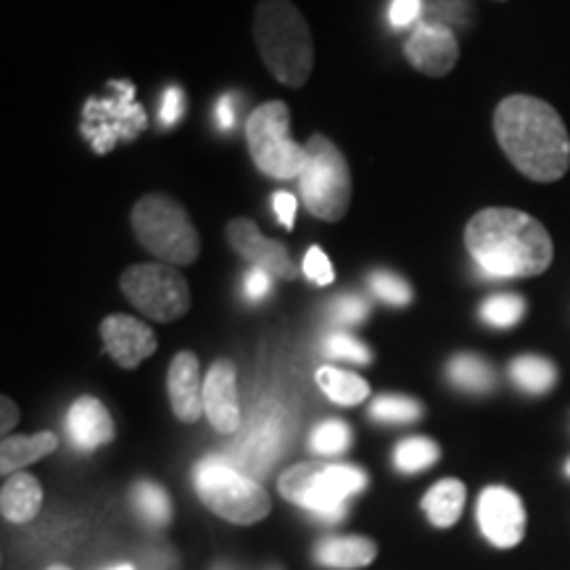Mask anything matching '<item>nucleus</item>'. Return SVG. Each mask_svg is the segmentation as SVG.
<instances>
[{
  "instance_id": "obj_1",
  "label": "nucleus",
  "mask_w": 570,
  "mask_h": 570,
  "mask_svg": "<svg viewBox=\"0 0 570 570\" xmlns=\"http://www.w3.org/2000/svg\"><path fill=\"white\" fill-rule=\"evenodd\" d=\"M494 132L508 159L531 180L554 183L568 173L570 138L566 122L541 98H504L494 111Z\"/></svg>"
},
{
  "instance_id": "obj_2",
  "label": "nucleus",
  "mask_w": 570,
  "mask_h": 570,
  "mask_svg": "<svg viewBox=\"0 0 570 570\" xmlns=\"http://www.w3.org/2000/svg\"><path fill=\"white\" fill-rule=\"evenodd\" d=\"M465 246L491 277H533L552 265V238L531 214L491 206L470 219Z\"/></svg>"
},
{
  "instance_id": "obj_3",
  "label": "nucleus",
  "mask_w": 570,
  "mask_h": 570,
  "mask_svg": "<svg viewBox=\"0 0 570 570\" xmlns=\"http://www.w3.org/2000/svg\"><path fill=\"white\" fill-rule=\"evenodd\" d=\"M262 61L288 88H302L315 67V46L304 13L291 0H262L254 13Z\"/></svg>"
},
{
  "instance_id": "obj_4",
  "label": "nucleus",
  "mask_w": 570,
  "mask_h": 570,
  "mask_svg": "<svg viewBox=\"0 0 570 570\" xmlns=\"http://www.w3.org/2000/svg\"><path fill=\"white\" fill-rule=\"evenodd\" d=\"M277 487L288 502L312 512L323 523H341L346 518V499L367 487V475L354 465L298 462L285 470Z\"/></svg>"
},
{
  "instance_id": "obj_5",
  "label": "nucleus",
  "mask_w": 570,
  "mask_h": 570,
  "mask_svg": "<svg viewBox=\"0 0 570 570\" xmlns=\"http://www.w3.org/2000/svg\"><path fill=\"white\" fill-rule=\"evenodd\" d=\"M132 230L161 265H194L202 252V240L188 212L169 196H142L132 206Z\"/></svg>"
},
{
  "instance_id": "obj_6",
  "label": "nucleus",
  "mask_w": 570,
  "mask_h": 570,
  "mask_svg": "<svg viewBox=\"0 0 570 570\" xmlns=\"http://www.w3.org/2000/svg\"><path fill=\"white\" fill-rule=\"evenodd\" d=\"M298 190L306 209L325 223L344 219L352 204V175L338 146L325 135L306 140V164L298 175Z\"/></svg>"
},
{
  "instance_id": "obj_7",
  "label": "nucleus",
  "mask_w": 570,
  "mask_h": 570,
  "mask_svg": "<svg viewBox=\"0 0 570 570\" xmlns=\"http://www.w3.org/2000/svg\"><path fill=\"white\" fill-rule=\"evenodd\" d=\"M196 491L214 515L235 525H252L273 510L267 491L254 479L219 458H206L196 468Z\"/></svg>"
},
{
  "instance_id": "obj_8",
  "label": "nucleus",
  "mask_w": 570,
  "mask_h": 570,
  "mask_svg": "<svg viewBox=\"0 0 570 570\" xmlns=\"http://www.w3.org/2000/svg\"><path fill=\"white\" fill-rule=\"evenodd\" d=\"M246 142L256 167L273 180H298L306 164V146L291 138V111L283 101L256 106L246 122Z\"/></svg>"
},
{
  "instance_id": "obj_9",
  "label": "nucleus",
  "mask_w": 570,
  "mask_h": 570,
  "mask_svg": "<svg viewBox=\"0 0 570 570\" xmlns=\"http://www.w3.org/2000/svg\"><path fill=\"white\" fill-rule=\"evenodd\" d=\"M122 294L132 306H138L146 317L159 323H173L188 315L190 288L180 269L161 265H132L122 273Z\"/></svg>"
},
{
  "instance_id": "obj_10",
  "label": "nucleus",
  "mask_w": 570,
  "mask_h": 570,
  "mask_svg": "<svg viewBox=\"0 0 570 570\" xmlns=\"http://www.w3.org/2000/svg\"><path fill=\"white\" fill-rule=\"evenodd\" d=\"M146 130V114L132 101V88L111 101L90 98L82 114V132L98 154L111 151L119 140H132Z\"/></svg>"
},
{
  "instance_id": "obj_11",
  "label": "nucleus",
  "mask_w": 570,
  "mask_h": 570,
  "mask_svg": "<svg viewBox=\"0 0 570 570\" xmlns=\"http://www.w3.org/2000/svg\"><path fill=\"white\" fill-rule=\"evenodd\" d=\"M481 533L499 550L518 547L525 537V510L515 491L504 487H489L481 491L475 508Z\"/></svg>"
},
{
  "instance_id": "obj_12",
  "label": "nucleus",
  "mask_w": 570,
  "mask_h": 570,
  "mask_svg": "<svg viewBox=\"0 0 570 570\" xmlns=\"http://www.w3.org/2000/svg\"><path fill=\"white\" fill-rule=\"evenodd\" d=\"M225 233H227V244L233 246V252L238 254L240 259H246L248 265L267 269L269 275L281 277V281H296L298 269L294 267V262H291L285 246L281 240L265 238L252 219H244V217L230 219Z\"/></svg>"
},
{
  "instance_id": "obj_13",
  "label": "nucleus",
  "mask_w": 570,
  "mask_h": 570,
  "mask_svg": "<svg viewBox=\"0 0 570 570\" xmlns=\"http://www.w3.org/2000/svg\"><path fill=\"white\" fill-rule=\"evenodd\" d=\"M404 56L417 71L428 77H444L458 67L460 42L446 24L439 21H420L404 42Z\"/></svg>"
},
{
  "instance_id": "obj_14",
  "label": "nucleus",
  "mask_w": 570,
  "mask_h": 570,
  "mask_svg": "<svg viewBox=\"0 0 570 570\" xmlns=\"http://www.w3.org/2000/svg\"><path fill=\"white\" fill-rule=\"evenodd\" d=\"M101 338L106 354L125 370L138 367L142 360H148L156 352V336L151 327L127 315L106 317L101 323Z\"/></svg>"
},
{
  "instance_id": "obj_15",
  "label": "nucleus",
  "mask_w": 570,
  "mask_h": 570,
  "mask_svg": "<svg viewBox=\"0 0 570 570\" xmlns=\"http://www.w3.org/2000/svg\"><path fill=\"white\" fill-rule=\"evenodd\" d=\"M204 415L225 436L240 428L238 386H235V365L230 360H217L204 377Z\"/></svg>"
},
{
  "instance_id": "obj_16",
  "label": "nucleus",
  "mask_w": 570,
  "mask_h": 570,
  "mask_svg": "<svg viewBox=\"0 0 570 570\" xmlns=\"http://www.w3.org/2000/svg\"><path fill=\"white\" fill-rule=\"evenodd\" d=\"M167 391L173 412L180 423H196L204 412V383L196 354L180 352L167 373Z\"/></svg>"
},
{
  "instance_id": "obj_17",
  "label": "nucleus",
  "mask_w": 570,
  "mask_h": 570,
  "mask_svg": "<svg viewBox=\"0 0 570 570\" xmlns=\"http://www.w3.org/2000/svg\"><path fill=\"white\" fill-rule=\"evenodd\" d=\"M67 428L71 444L80 449V452H92V449L109 444L114 439V423L109 410L96 396H82L71 404Z\"/></svg>"
},
{
  "instance_id": "obj_18",
  "label": "nucleus",
  "mask_w": 570,
  "mask_h": 570,
  "mask_svg": "<svg viewBox=\"0 0 570 570\" xmlns=\"http://www.w3.org/2000/svg\"><path fill=\"white\" fill-rule=\"evenodd\" d=\"M377 544L365 537H327L315 547V560L325 568L356 570L375 560Z\"/></svg>"
},
{
  "instance_id": "obj_19",
  "label": "nucleus",
  "mask_w": 570,
  "mask_h": 570,
  "mask_svg": "<svg viewBox=\"0 0 570 570\" xmlns=\"http://www.w3.org/2000/svg\"><path fill=\"white\" fill-rule=\"evenodd\" d=\"M42 487L30 473H13L0 491V510L11 523H30L40 512Z\"/></svg>"
},
{
  "instance_id": "obj_20",
  "label": "nucleus",
  "mask_w": 570,
  "mask_h": 570,
  "mask_svg": "<svg viewBox=\"0 0 570 570\" xmlns=\"http://www.w3.org/2000/svg\"><path fill=\"white\" fill-rule=\"evenodd\" d=\"M56 446H59V439L48 431L35 433V436H6L0 444V470L3 475H13L17 470L48 458L56 452Z\"/></svg>"
},
{
  "instance_id": "obj_21",
  "label": "nucleus",
  "mask_w": 570,
  "mask_h": 570,
  "mask_svg": "<svg viewBox=\"0 0 570 570\" xmlns=\"http://www.w3.org/2000/svg\"><path fill=\"white\" fill-rule=\"evenodd\" d=\"M465 497V483L458 479H444L428 489V494L423 497V512L436 529H449L460 520Z\"/></svg>"
},
{
  "instance_id": "obj_22",
  "label": "nucleus",
  "mask_w": 570,
  "mask_h": 570,
  "mask_svg": "<svg viewBox=\"0 0 570 570\" xmlns=\"http://www.w3.org/2000/svg\"><path fill=\"white\" fill-rule=\"evenodd\" d=\"M317 386L325 391L331 402L341 404V407H354V404H362L370 396V386L360 375L346 373V370L338 367H320Z\"/></svg>"
},
{
  "instance_id": "obj_23",
  "label": "nucleus",
  "mask_w": 570,
  "mask_h": 570,
  "mask_svg": "<svg viewBox=\"0 0 570 570\" xmlns=\"http://www.w3.org/2000/svg\"><path fill=\"white\" fill-rule=\"evenodd\" d=\"M510 373L515 386L523 389L525 394H547L554 386V381H558V370H554L552 362L533 354L512 360Z\"/></svg>"
},
{
  "instance_id": "obj_24",
  "label": "nucleus",
  "mask_w": 570,
  "mask_h": 570,
  "mask_svg": "<svg viewBox=\"0 0 570 570\" xmlns=\"http://www.w3.org/2000/svg\"><path fill=\"white\" fill-rule=\"evenodd\" d=\"M449 377L454 386L470 391V394H487L494 389V370L487 360L475 354H458L449 362Z\"/></svg>"
},
{
  "instance_id": "obj_25",
  "label": "nucleus",
  "mask_w": 570,
  "mask_h": 570,
  "mask_svg": "<svg viewBox=\"0 0 570 570\" xmlns=\"http://www.w3.org/2000/svg\"><path fill=\"white\" fill-rule=\"evenodd\" d=\"M132 499H135V510H138V515L146 520V523L167 525L169 520H173V502H169L167 491H164L159 483H151V481L135 483Z\"/></svg>"
},
{
  "instance_id": "obj_26",
  "label": "nucleus",
  "mask_w": 570,
  "mask_h": 570,
  "mask_svg": "<svg viewBox=\"0 0 570 570\" xmlns=\"http://www.w3.org/2000/svg\"><path fill=\"white\" fill-rule=\"evenodd\" d=\"M439 444L431 439L415 436L404 439L402 444L394 449V465L402 473H420V470H428L439 462Z\"/></svg>"
},
{
  "instance_id": "obj_27",
  "label": "nucleus",
  "mask_w": 570,
  "mask_h": 570,
  "mask_svg": "<svg viewBox=\"0 0 570 570\" xmlns=\"http://www.w3.org/2000/svg\"><path fill=\"white\" fill-rule=\"evenodd\" d=\"M348 444H352V431H348V425L341 423V420H323L309 436L312 452L323 454V458L344 454Z\"/></svg>"
},
{
  "instance_id": "obj_28",
  "label": "nucleus",
  "mask_w": 570,
  "mask_h": 570,
  "mask_svg": "<svg viewBox=\"0 0 570 570\" xmlns=\"http://www.w3.org/2000/svg\"><path fill=\"white\" fill-rule=\"evenodd\" d=\"M525 315V302L515 294H497L481 304V320L491 327H512Z\"/></svg>"
},
{
  "instance_id": "obj_29",
  "label": "nucleus",
  "mask_w": 570,
  "mask_h": 570,
  "mask_svg": "<svg viewBox=\"0 0 570 570\" xmlns=\"http://www.w3.org/2000/svg\"><path fill=\"white\" fill-rule=\"evenodd\" d=\"M423 407L410 396H381L370 404V417L381 423H415Z\"/></svg>"
},
{
  "instance_id": "obj_30",
  "label": "nucleus",
  "mask_w": 570,
  "mask_h": 570,
  "mask_svg": "<svg viewBox=\"0 0 570 570\" xmlns=\"http://www.w3.org/2000/svg\"><path fill=\"white\" fill-rule=\"evenodd\" d=\"M370 288L373 294L391 306H407L412 302V288L407 281H402L396 273H389V269H375L370 275Z\"/></svg>"
},
{
  "instance_id": "obj_31",
  "label": "nucleus",
  "mask_w": 570,
  "mask_h": 570,
  "mask_svg": "<svg viewBox=\"0 0 570 570\" xmlns=\"http://www.w3.org/2000/svg\"><path fill=\"white\" fill-rule=\"evenodd\" d=\"M325 354L333 356V360L356 362V365H367V362H373V352H370L362 341L348 336V333H331V336L325 338Z\"/></svg>"
},
{
  "instance_id": "obj_32",
  "label": "nucleus",
  "mask_w": 570,
  "mask_h": 570,
  "mask_svg": "<svg viewBox=\"0 0 570 570\" xmlns=\"http://www.w3.org/2000/svg\"><path fill=\"white\" fill-rule=\"evenodd\" d=\"M331 317L336 320V323H344V325H354V323H362V320L367 317L370 306L365 298L354 296V294H346V296H338L336 302H333L331 306Z\"/></svg>"
},
{
  "instance_id": "obj_33",
  "label": "nucleus",
  "mask_w": 570,
  "mask_h": 570,
  "mask_svg": "<svg viewBox=\"0 0 570 570\" xmlns=\"http://www.w3.org/2000/svg\"><path fill=\"white\" fill-rule=\"evenodd\" d=\"M302 269L315 285H331L333 281H336V273H333L331 259H327V254L320 246H312L309 252H306Z\"/></svg>"
},
{
  "instance_id": "obj_34",
  "label": "nucleus",
  "mask_w": 570,
  "mask_h": 570,
  "mask_svg": "<svg viewBox=\"0 0 570 570\" xmlns=\"http://www.w3.org/2000/svg\"><path fill=\"white\" fill-rule=\"evenodd\" d=\"M420 11H423V0H391L389 6V21L396 30L417 24Z\"/></svg>"
},
{
  "instance_id": "obj_35",
  "label": "nucleus",
  "mask_w": 570,
  "mask_h": 570,
  "mask_svg": "<svg viewBox=\"0 0 570 570\" xmlns=\"http://www.w3.org/2000/svg\"><path fill=\"white\" fill-rule=\"evenodd\" d=\"M269 291H273V275L259 267L248 269V275L244 277V296L248 302H262V298L269 296Z\"/></svg>"
},
{
  "instance_id": "obj_36",
  "label": "nucleus",
  "mask_w": 570,
  "mask_h": 570,
  "mask_svg": "<svg viewBox=\"0 0 570 570\" xmlns=\"http://www.w3.org/2000/svg\"><path fill=\"white\" fill-rule=\"evenodd\" d=\"M183 109H185V96L180 88H167L164 90V98H161V111H159V119H161V127H173L177 119L183 117Z\"/></svg>"
},
{
  "instance_id": "obj_37",
  "label": "nucleus",
  "mask_w": 570,
  "mask_h": 570,
  "mask_svg": "<svg viewBox=\"0 0 570 570\" xmlns=\"http://www.w3.org/2000/svg\"><path fill=\"white\" fill-rule=\"evenodd\" d=\"M296 198L288 194V190H277L273 194V209L277 223H281L285 230H294V219H296Z\"/></svg>"
},
{
  "instance_id": "obj_38",
  "label": "nucleus",
  "mask_w": 570,
  "mask_h": 570,
  "mask_svg": "<svg viewBox=\"0 0 570 570\" xmlns=\"http://www.w3.org/2000/svg\"><path fill=\"white\" fill-rule=\"evenodd\" d=\"M217 125L219 130H233L235 125V101L233 96H223L217 104Z\"/></svg>"
},
{
  "instance_id": "obj_39",
  "label": "nucleus",
  "mask_w": 570,
  "mask_h": 570,
  "mask_svg": "<svg viewBox=\"0 0 570 570\" xmlns=\"http://www.w3.org/2000/svg\"><path fill=\"white\" fill-rule=\"evenodd\" d=\"M0 407H3V423H0V428H3V433H6V436H9L11 428L19 423V410H17V404H13L9 396H3Z\"/></svg>"
},
{
  "instance_id": "obj_40",
  "label": "nucleus",
  "mask_w": 570,
  "mask_h": 570,
  "mask_svg": "<svg viewBox=\"0 0 570 570\" xmlns=\"http://www.w3.org/2000/svg\"><path fill=\"white\" fill-rule=\"evenodd\" d=\"M109 570H132V566H117V568H109Z\"/></svg>"
},
{
  "instance_id": "obj_41",
  "label": "nucleus",
  "mask_w": 570,
  "mask_h": 570,
  "mask_svg": "<svg viewBox=\"0 0 570 570\" xmlns=\"http://www.w3.org/2000/svg\"><path fill=\"white\" fill-rule=\"evenodd\" d=\"M48 570H71V568H67V566H51Z\"/></svg>"
},
{
  "instance_id": "obj_42",
  "label": "nucleus",
  "mask_w": 570,
  "mask_h": 570,
  "mask_svg": "<svg viewBox=\"0 0 570 570\" xmlns=\"http://www.w3.org/2000/svg\"><path fill=\"white\" fill-rule=\"evenodd\" d=\"M566 473H568V475H570V462H568V465H566Z\"/></svg>"
}]
</instances>
